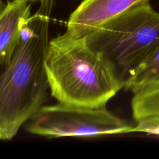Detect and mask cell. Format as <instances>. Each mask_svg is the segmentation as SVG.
Listing matches in <instances>:
<instances>
[{"instance_id":"30bf717a","label":"cell","mask_w":159,"mask_h":159,"mask_svg":"<svg viewBox=\"0 0 159 159\" xmlns=\"http://www.w3.org/2000/svg\"><path fill=\"white\" fill-rule=\"evenodd\" d=\"M5 5V3H3V2L2 0H0V10H1L2 8L3 7V6Z\"/></svg>"},{"instance_id":"7a4b0ae2","label":"cell","mask_w":159,"mask_h":159,"mask_svg":"<svg viewBox=\"0 0 159 159\" xmlns=\"http://www.w3.org/2000/svg\"><path fill=\"white\" fill-rule=\"evenodd\" d=\"M45 70L51 94L58 102L98 107L124 87V82L102 53L85 38L66 34L50 40Z\"/></svg>"},{"instance_id":"5b68a950","label":"cell","mask_w":159,"mask_h":159,"mask_svg":"<svg viewBox=\"0 0 159 159\" xmlns=\"http://www.w3.org/2000/svg\"><path fill=\"white\" fill-rule=\"evenodd\" d=\"M149 1L83 0L70 15L65 34L74 39L85 38L113 19Z\"/></svg>"},{"instance_id":"52a82bcc","label":"cell","mask_w":159,"mask_h":159,"mask_svg":"<svg viewBox=\"0 0 159 159\" xmlns=\"http://www.w3.org/2000/svg\"><path fill=\"white\" fill-rule=\"evenodd\" d=\"M133 94L132 114L137 126L159 124V85L143 89Z\"/></svg>"},{"instance_id":"3957f363","label":"cell","mask_w":159,"mask_h":159,"mask_svg":"<svg viewBox=\"0 0 159 159\" xmlns=\"http://www.w3.org/2000/svg\"><path fill=\"white\" fill-rule=\"evenodd\" d=\"M126 80L159 45V12L150 3L134 7L85 37Z\"/></svg>"},{"instance_id":"6da1fadb","label":"cell","mask_w":159,"mask_h":159,"mask_svg":"<svg viewBox=\"0 0 159 159\" xmlns=\"http://www.w3.org/2000/svg\"><path fill=\"white\" fill-rule=\"evenodd\" d=\"M54 0H43L30 16L20 43L0 65V141H11L43 107L49 89L45 70Z\"/></svg>"},{"instance_id":"277c9868","label":"cell","mask_w":159,"mask_h":159,"mask_svg":"<svg viewBox=\"0 0 159 159\" xmlns=\"http://www.w3.org/2000/svg\"><path fill=\"white\" fill-rule=\"evenodd\" d=\"M30 134L47 138L96 137L131 133L132 124L112 113L107 106L61 103L43 106L28 121Z\"/></svg>"},{"instance_id":"8fae6325","label":"cell","mask_w":159,"mask_h":159,"mask_svg":"<svg viewBox=\"0 0 159 159\" xmlns=\"http://www.w3.org/2000/svg\"><path fill=\"white\" fill-rule=\"evenodd\" d=\"M30 2H34V1H43V0H29Z\"/></svg>"},{"instance_id":"8992f818","label":"cell","mask_w":159,"mask_h":159,"mask_svg":"<svg viewBox=\"0 0 159 159\" xmlns=\"http://www.w3.org/2000/svg\"><path fill=\"white\" fill-rule=\"evenodd\" d=\"M31 2L10 0L0 10V65L10 59L30 17Z\"/></svg>"},{"instance_id":"9c48e42d","label":"cell","mask_w":159,"mask_h":159,"mask_svg":"<svg viewBox=\"0 0 159 159\" xmlns=\"http://www.w3.org/2000/svg\"><path fill=\"white\" fill-rule=\"evenodd\" d=\"M133 132H143L148 134L158 135L159 136V124H150L144 126H134Z\"/></svg>"},{"instance_id":"ba28073f","label":"cell","mask_w":159,"mask_h":159,"mask_svg":"<svg viewBox=\"0 0 159 159\" xmlns=\"http://www.w3.org/2000/svg\"><path fill=\"white\" fill-rule=\"evenodd\" d=\"M159 85V45L130 73L124 89L134 93L143 89Z\"/></svg>"}]
</instances>
